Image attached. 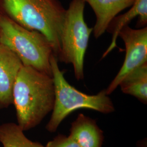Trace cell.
I'll list each match as a JSON object with an SVG mask.
<instances>
[{
  "label": "cell",
  "instance_id": "obj_1",
  "mask_svg": "<svg viewBox=\"0 0 147 147\" xmlns=\"http://www.w3.org/2000/svg\"><path fill=\"white\" fill-rule=\"evenodd\" d=\"M13 105L18 125L27 131L39 125L53 111L55 86L53 76L22 65L13 89Z\"/></svg>",
  "mask_w": 147,
  "mask_h": 147
},
{
  "label": "cell",
  "instance_id": "obj_2",
  "mask_svg": "<svg viewBox=\"0 0 147 147\" xmlns=\"http://www.w3.org/2000/svg\"><path fill=\"white\" fill-rule=\"evenodd\" d=\"M0 8L3 14L21 26L43 34L57 57L66 13L59 0H0Z\"/></svg>",
  "mask_w": 147,
  "mask_h": 147
},
{
  "label": "cell",
  "instance_id": "obj_3",
  "mask_svg": "<svg viewBox=\"0 0 147 147\" xmlns=\"http://www.w3.org/2000/svg\"><path fill=\"white\" fill-rule=\"evenodd\" d=\"M0 44L14 53L24 66L52 76L50 58L53 53L47 38L39 32L21 26L2 12Z\"/></svg>",
  "mask_w": 147,
  "mask_h": 147
},
{
  "label": "cell",
  "instance_id": "obj_4",
  "mask_svg": "<svg viewBox=\"0 0 147 147\" xmlns=\"http://www.w3.org/2000/svg\"><path fill=\"white\" fill-rule=\"evenodd\" d=\"M57 57L53 54L50 58L54 86L55 103L50 119L46 126L48 131H56L62 121L74 111L86 109L108 114L113 112V103L106 94V89L98 94L88 95L74 88L65 79L60 70Z\"/></svg>",
  "mask_w": 147,
  "mask_h": 147
},
{
  "label": "cell",
  "instance_id": "obj_5",
  "mask_svg": "<svg viewBox=\"0 0 147 147\" xmlns=\"http://www.w3.org/2000/svg\"><path fill=\"white\" fill-rule=\"evenodd\" d=\"M85 5L84 0H71L66 9L57 57L58 61L73 65L78 80L84 78V56L93 32L84 20Z\"/></svg>",
  "mask_w": 147,
  "mask_h": 147
},
{
  "label": "cell",
  "instance_id": "obj_6",
  "mask_svg": "<svg viewBox=\"0 0 147 147\" xmlns=\"http://www.w3.org/2000/svg\"><path fill=\"white\" fill-rule=\"evenodd\" d=\"M119 37L125 44V57L116 77L105 89L109 95L116 90L128 74L147 63V26L134 29L127 25L121 29L118 33Z\"/></svg>",
  "mask_w": 147,
  "mask_h": 147
},
{
  "label": "cell",
  "instance_id": "obj_7",
  "mask_svg": "<svg viewBox=\"0 0 147 147\" xmlns=\"http://www.w3.org/2000/svg\"><path fill=\"white\" fill-rule=\"evenodd\" d=\"M22 65L14 53L0 44V109L13 104V89Z\"/></svg>",
  "mask_w": 147,
  "mask_h": 147
},
{
  "label": "cell",
  "instance_id": "obj_8",
  "mask_svg": "<svg viewBox=\"0 0 147 147\" xmlns=\"http://www.w3.org/2000/svg\"><path fill=\"white\" fill-rule=\"evenodd\" d=\"M94 12L96 21L93 33L98 39L107 31L112 21L121 11L131 7L135 0H84Z\"/></svg>",
  "mask_w": 147,
  "mask_h": 147
},
{
  "label": "cell",
  "instance_id": "obj_9",
  "mask_svg": "<svg viewBox=\"0 0 147 147\" xmlns=\"http://www.w3.org/2000/svg\"><path fill=\"white\" fill-rule=\"evenodd\" d=\"M69 136L81 147H101L104 139L96 121L82 113L71 123Z\"/></svg>",
  "mask_w": 147,
  "mask_h": 147
},
{
  "label": "cell",
  "instance_id": "obj_10",
  "mask_svg": "<svg viewBox=\"0 0 147 147\" xmlns=\"http://www.w3.org/2000/svg\"><path fill=\"white\" fill-rule=\"evenodd\" d=\"M138 16L137 27L146 26L147 24V0H135L131 8L121 16H118L112 21L107 28V31L112 34L111 42L109 47L103 53L101 59L106 57L117 46V40L121 29L129 25L130 22Z\"/></svg>",
  "mask_w": 147,
  "mask_h": 147
},
{
  "label": "cell",
  "instance_id": "obj_11",
  "mask_svg": "<svg viewBox=\"0 0 147 147\" xmlns=\"http://www.w3.org/2000/svg\"><path fill=\"white\" fill-rule=\"evenodd\" d=\"M119 86L123 93L134 96L144 104H147V63L128 74Z\"/></svg>",
  "mask_w": 147,
  "mask_h": 147
},
{
  "label": "cell",
  "instance_id": "obj_12",
  "mask_svg": "<svg viewBox=\"0 0 147 147\" xmlns=\"http://www.w3.org/2000/svg\"><path fill=\"white\" fill-rule=\"evenodd\" d=\"M0 142L3 147H46L27 138L24 131L14 123L0 125Z\"/></svg>",
  "mask_w": 147,
  "mask_h": 147
},
{
  "label": "cell",
  "instance_id": "obj_13",
  "mask_svg": "<svg viewBox=\"0 0 147 147\" xmlns=\"http://www.w3.org/2000/svg\"><path fill=\"white\" fill-rule=\"evenodd\" d=\"M46 147H81L70 137L58 135L48 142Z\"/></svg>",
  "mask_w": 147,
  "mask_h": 147
},
{
  "label": "cell",
  "instance_id": "obj_14",
  "mask_svg": "<svg viewBox=\"0 0 147 147\" xmlns=\"http://www.w3.org/2000/svg\"><path fill=\"white\" fill-rule=\"evenodd\" d=\"M1 8H0V14H1Z\"/></svg>",
  "mask_w": 147,
  "mask_h": 147
}]
</instances>
